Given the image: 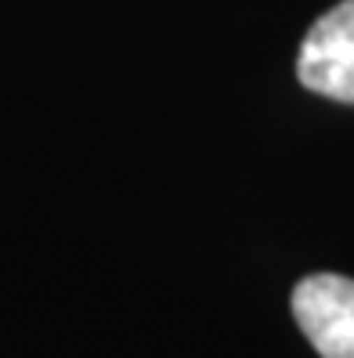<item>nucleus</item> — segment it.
<instances>
[{
  "instance_id": "obj_2",
  "label": "nucleus",
  "mask_w": 354,
  "mask_h": 358,
  "mask_svg": "<svg viewBox=\"0 0 354 358\" xmlns=\"http://www.w3.org/2000/svg\"><path fill=\"white\" fill-rule=\"evenodd\" d=\"M293 319L322 358H354V279L307 275L293 289Z\"/></svg>"
},
{
  "instance_id": "obj_1",
  "label": "nucleus",
  "mask_w": 354,
  "mask_h": 358,
  "mask_svg": "<svg viewBox=\"0 0 354 358\" xmlns=\"http://www.w3.org/2000/svg\"><path fill=\"white\" fill-rule=\"evenodd\" d=\"M297 76L307 91L354 105V0H340L307 29Z\"/></svg>"
}]
</instances>
